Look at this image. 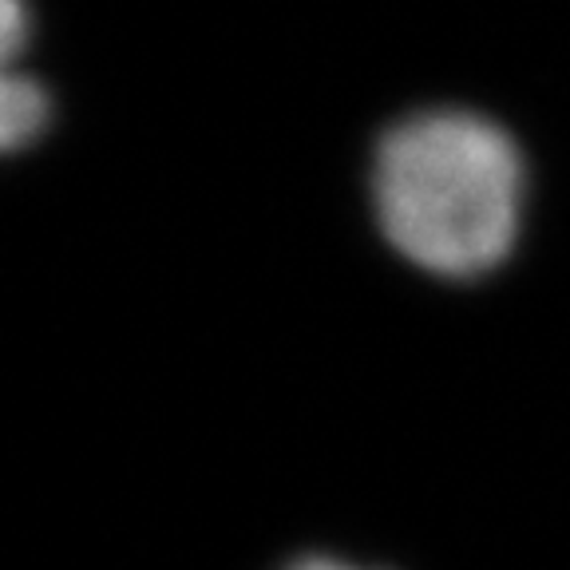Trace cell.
I'll list each match as a JSON object with an SVG mask.
<instances>
[{
    "label": "cell",
    "instance_id": "obj_1",
    "mask_svg": "<svg viewBox=\"0 0 570 570\" xmlns=\"http://www.w3.org/2000/svg\"><path fill=\"white\" fill-rule=\"evenodd\" d=\"M368 203L404 262L448 282H475L515 249L527 163L495 119L472 107H424L376 139Z\"/></svg>",
    "mask_w": 570,
    "mask_h": 570
},
{
    "label": "cell",
    "instance_id": "obj_4",
    "mask_svg": "<svg viewBox=\"0 0 570 570\" xmlns=\"http://www.w3.org/2000/svg\"><path fill=\"white\" fill-rule=\"evenodd\" d=\"M282 570H384V567H361V562L337 559V554H302V559L285 562Z\"/></svg>",
    "mask_w": 570,
    "mask_h": 570
},
{
    "label": "cell",
    "instance_id": "obj_3",
    "mask_svg": "<svg viewBox=\"0 0 570 570\" xmlns=\"http://www.w3.org/2000/svg\"><path fill=\"white\" fill-rule=\"evenodd\" d=\"M28 40V9L24 0H4V56L17 60L20 45Z\"/></svg>",
    "mask_w": 570,
    "mask_h": 570
},
{
    "label": "cell",
    "instance_id": "obj_2",
    "mask_svg": "<svg viewBox=\"0 0 570 570\" xmlns=\"http://www.w3.org/2000/svg\"><path fill=\"white\" fill-rule=\"evenodd\" d=\"M52 124V96L36 76H9L4 80V107H0V131H4V147L20 151L28 142L45 135Z\"/></svg>",
    "mask_w": 570,
    "mask_h": 570
}]
</instances>
